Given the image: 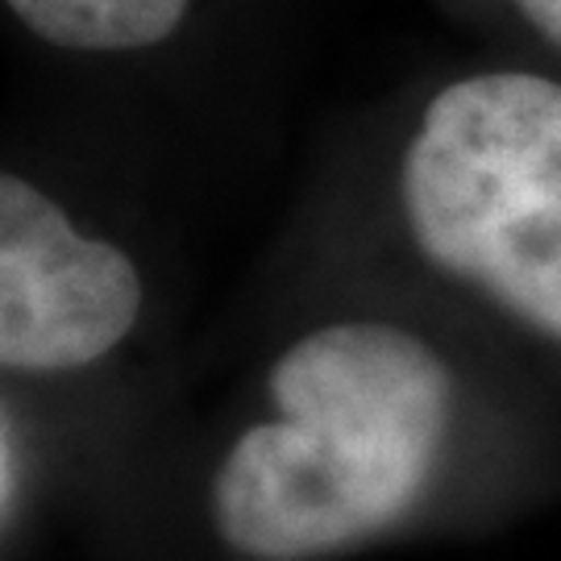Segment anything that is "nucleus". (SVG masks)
<instances>
[{
  "label": "nucleus",
  "mask_w": 561,
  "mask_h": 561,
  "mask_svg": "<svg viewBox=\"0 0 561 561\" xmlns=\"http://www.w3.org/2000/svg\"><path fill=\"white\" fill-rule=\"evenodd\" d=\"M0 512H4V524H13V512H18V491H21V442H18V421L13 412L4 408V445H0Z\"/></svg>",
  "instance_id": "39448f33"
},
{
  "label": "nucleus",
  "mask_w": 561,
  "mask_h": 561,
  "mask_svg": "<svg viewBox=\"0 0 561 561\" xmlns=\"http://www.w3.org/2000/svg\"><path fill=\"white\" fill-rule=\"evenodd\" d=\"M512 4L549 46L561 50V0H512Z\"/></svg>",
  "instance_id": "423d86ee"
},
{
  "label": "nucleus",
  "mask_w": 561,
  "mask_h": 561,
  "mask_svg": "<svg viewBox=\"0 0 561 561\" xmlns=\"http://www.w3.org/2000/svg\"><path fill=\"white\" fill-rule=\"evenodd\" d=\"M275 416L241 428L208 516L241 561H324L379 541L424 500L458 379L433 341L379 317L308 329L271 362Z\"/></svg>",
  "instance_id": "f257e3e1"
},
{
  "label": "nucleus",
  "mask_w": 561,
  "mask_h": 561,
  "mask_svg": "<svg viewBox=\"0 0 561 561\" xmlns=\"http://www.w3.org/2000/svg\"><path fill=\"white\" fill-rule=\"evenodd\" d=\"M400 217L437 275L561 345V83L479 71L424 104L400 154Z\"/></svg>",
  "instance_id": "f03ea898"
},
{
  "label": "nucleus",
  "mask_w": 561,
  "mask_h": 561,
  "mask_svg": "<svg viewBox=\"0 0 561 561\" xmlns=\"http://www.w3.org/2000/svg\"><path fill=\"white\" fill-rule=\"evenodd\" d=\"M46 46L121 55L159 46L183 25L192 0H4Z\"/></svg>",
  "instance_id": "20e7f679"
},
{
  "label": "nucleus",
  "mask_w": 561,
  "mask_h": 561,
  "mask_svg": "<svg viewBox=\"0 0 561 561\" xmlns=\"http://www.w3.org/2000/svg\"><path fill=\"white\" fill-rule=\"evenodd\" d=\"M146 312V279L121 245L83 233L25 175L0 180L4 375H71L117 354Z\"/></svg>",
  "instance_id": "7ed1b4c3"
}]
</instances>
